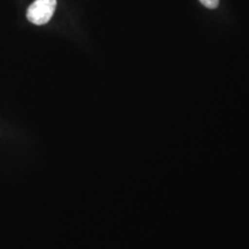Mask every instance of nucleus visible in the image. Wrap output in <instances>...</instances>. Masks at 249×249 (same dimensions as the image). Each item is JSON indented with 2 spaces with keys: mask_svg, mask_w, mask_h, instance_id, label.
<instances>
[{
  "mask_svg": "<svg viewBox=\"0 0 249 249\" xmlns=\"http://www.w3.org/2000/svg\"><path fill=\"white\" fill-rule=\"evenodd\" d=\"M57 0H35L27 11V18L31 23L42 26L48 23L53 15Z\"/></svg>",
  "mask_w": 249,
  "mask_h": 249,
  "instance_id": "1",
  "label": "nucleus"
},
{
  "mask_svg": "<svg viewBox=\"0 0 249 249\" xmlns=\"http://www.w3.org/2000/svg\"><path fill=\"white\" fill-rule=\"evenodd\" d=\"M200 1L202 2V5H204L205 7L210 9L216 8L218 4H219V0H200Z\"/></svg>",
  "mask_w": 249,
  "mask_h": 249,
  "instance_id": "2",
  "label": "nucleus"
}]
</instances>
